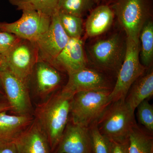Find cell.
<instances>
[{"label": "cell", "instance_id": "obj_1", "mask_svg": "<svg viewBox=\"0 0 153 153\" xmlns=\"http://www.w3.org/2000/svg\"><path fill=\"white\" fill-rule=\"evenodd\" d=\"M72 96L57 91L36 105L33 115L46 135L52 153L60 142L69 120Z\"/></svg>", "mask_w": 153, "mask_h": 153}, {"label": "cell", "instance_id": "obj_28", "mask_svg": "<svg viewBox=\"0 0 153 153\" xmlns=\"http://www.w3.org/2000/svg\"><path fill=\"white\" fill-rule=\"evenodd\" d=\"M0 153H17L14 142L0 140Z\"/></svg>", "mask_w": 153, "mask_h": 153}, {"label": "cell", "instance_id": "obj_5", "mask_svg": "<svg viewBox=\"0 0 153 153\" xmlns=\"http://www.w3.org/2000/svg\"><path fill=\"white\" fill-rule=\"evenodd\" d=\"M111 7L127 38L139 41L143 27L152 19L153 0H117Z\"/></svg>", "mask_w": 153, "mask_h": 153}, {"label": "cell", "instance_id": "obj_27", "mask_svg": "<svg viewBox=\"0 0 153 153\" xmlns=\"http://www.w3.org/2000/svg\"><path fill=\"white\" fill-rule=\"evenodd\" d=\"M111 153H129L128 139L121 142L112 141Z\"/></svg>", "mask_w": 153, "mask_h": 153}, {"label": "cell", "instance_id": "obj_15", "mask_svg": "<svg viewBox=\"0 0 153 153\" xmlns=\"http://www.w3.org/2000/svg\"><path fill=\"white\" fill-rule=\"evenodd\" d=\"M13 142L17 153H52L46 135L35 119Z\"/></svg>", "mask_w": 153, "mask_h": 153}, {"label": "cell", "instance_id": "obj_9", "mask_svg": "<svg viewBox=\"0 0 153 153\" xmlns=\"http://www.w3.org/2000/svg\"><path fill=\"white\" fill-rule=\"evenodd\" d=\"M22 17L13 23L0 22V30L35 42L49 29L52 17L34 10L22 11Z\"/></svg>", "mask_w": 153, "mask_h": 153}, {"label": "cell", "instance_id": "obj_10", "mask_svg": "<svg viewBox=\"0 0 153 153\" xmlns=\"http://www.w3.org/2000/svg\"><path fill=\"white\" fill-rule=\"evenodd\" d=\"M112 77L98 69L86 66L79 71L68 74L67 82L61 90L72 96L79 91H112L115 82H114Z\"/></svg>", "mask_w": 153, "mask_h": 153}, {"label": "cell", "instance_id": "obj_24", "mask_svg": "<svg viewBox=\"0 0 153 153\" xmlns=\"http://www.w3.org/2000/svg\"><path fill=\"white\" fill-rule=\"evenodd\" d=\"M97 123L88 128L90 136L91 153H111L112 141L100 133Z\"/></svg>", "mask_w": 153, "mask_h": 153}, {"label": "cell", "instance_id": "obj_32", "mask_svg": "<svg viewBox=\"0 0 153 153\" xmlns=\"http://www.w3.org/2000/svg\"><path fill=\"white\" fill-rule=\"evenodd\" d=\"M0 31H1V30H0Z\"/></svg>", "mask_w": 153, "mask_h": 153}, {"label": "cell", "instance_id": "obj_22", "mask_svg": "<svg viewBox=\"0 0 153 153\" xmlns=\"http://www.w3.org/2000/svg\"><path fill=\"white\" fill-rule=\"evenodd\" d=\"M95 4L94 0H60L57 10L82 18Z\"/></svg>", "mask_w": 153, "mask_h": 153}, {"label": "cell", "instance_id": "obj_31", "mask_svg": "<svg viewBox=\"0 0 153 153\" xmlns=\"http://www.w3.org/2000/svg\"><path fill=\"white\" fill-rule=\"evenodd\" d=\"M101 1H102V0H94L95 4H97V3L99 2H100ZM107 1H114L115 2L116 1H117V0H107Z\"/></svg>", "mask_w": 153, "mask_h": 153}, {"label": "cell", "instance_id": "obj_17", "mask_svg": "<svg viewBox=\"0 0 153 153\" xmlns=\"http://www.w3.org/2000/svg\"><path fill=\"white\" fill-rule=\"evenodd\" d=\"M114 16L111 7L108 5H100L92 9L85 22L86 35L94 37L105 33L111 27Z\"/></svg>", "mask_w": 153, "mask_h": 153}, {"label": "cell", "instance_id": "obj_8", "mask_svg": "<svg viewBox=\"0 0 153 153\" xmlns=\"http://www.w3.org/2000/svg\"><path fill=\"white\" fill-rule=\"evenodd\" d=\"M0 78L4 93L11 106V114L33 115L34 108L29 85L3 66L0 71Z\"/></svg>", "mask_w": 153, "mask_h": 153}, {"label": "cell", "instance_id": "obj_11", "mask_svg": "<svg viewBox=\"0 0 153 153\" xmlns=\"http://www.w3.org/2000/svg\"><path fill=\"white\" fill-rule=\"evenodd\" d=\"M70 38L60 24L57 10L52 15L49 29L34 42L38 50V60L52 63Z\"/></svg>", "mask_w": 153, "mask_h": 153}, {"label": "cell", "instance_id": "obj_2", "mask_svg": "<svg viewBox=\"0 0 153 153\" xmlns=\"http://www.w3.org/2000/svg\"><path fill=\"white\" fill-rule=\"evenodd\" d=\"M126 49V39L118 33L100 39L88 49L89 60L93 68L111 77H117L123 63Z\"/></svg>", "mask_w": 153, "mask_h": 153}, {"label": "cell", "instance_id": "obj_30", "mask_svg": "<svg viewBox=\"0 0 153 153\" xmlns=\"http://www.w3.org/2000/svg\"><path fill=\"white\" fill-rule=\"evenodd\" d=\"M2 65V63L1 57V55H0V71H1V68ZM0 94H4V91H3L2 86L1 78H0Z\"/></svg>", "mask_w": 153, "mask_h": 153}, {"label": "cell", "instance_id": "obj_29", "mask_svg": "<svg viewBox=\"0 0 153 153\" xmlns=\"http://www.w3.org/2000/svg\"><path fill=\"white\" fill-rule=\"evenodd\" d=\"M11 108L4 94H0V113L10 111Z\"/></svg>", "mask_w": 153, "mask_h": 153}, {"label": "cell", "instance_id": "obj_16", "mask_svg": "<svg viewBox=\"0 0 153 153\" xmlns=\"http://www.w3.org/2000/svg\"><path fill=\"white\" fill-rule=\"evenodd\" d=\"M0 113V140L14 141L34 120L33 115H17Z\"/></svg>", "mask_w": 153, "mask_h": 153}, {"label": "cell", "instance_id": "obj_20", "mask_svg": "<svg viewBox=\"0 0 153 153\" xmlns=\"http://www.w3.org/2000/svg\"><path fill=\"white\" fill-rule=\"evenodd\" d=\"M140 56L141 63L148 68L152 66L153 60V22H147L140 33Z\"/></svg>", "mask_w": 153, "mask_h": 153}, {"label": "cell", "instance_id": "obj_19", "mask_svg": "<svg viewBox=\"0 0 153 153\" xmlns=\"http://www.w3.org/2000/svg\"><path fill=\"white\" fill-rule=\"evenodd\" d=\"M153 134L137 123L129 134V153H153Z\"/></svg>", "mask_w": 153, "mask_h": 153}, {"label": "cell", "instance_id": "obj_21", "mask_svg": "<svg viewBox=\"0 0 153 153\" xmlns=\"http://www.w3.org/2000/svg\"><path fill=\"white\" fill-rule=\"evenodd\" d=\"M19 10L38 11L52 17L57 10L60 0H9Z\"/></svg>", "mask_w": 153, "mask_h": 153}, {"label": "cell", "instance_id": "obj_6", "mask_svg": "<svg viewBox=\"0 0 153 153\" xmlns=\"http://www.w3.org/2000/svg\"><path fill=\"white\" fill-rule=\"evenodd\" d=\"M140 52V41L126 37L125 57L110 94L111 102L125 99L132 85L147 69L141 63Z\"/></svg>", "mask_w": 153, "mask_h": 153}, {"label": "cell", "instance_id": "obj_25", "mask_svg": "<svg viewBox=\"0 0 153 153\" xmlns=\"http://www.w3.org/2000/svg\"><path fill=\"white\" fill-rule=\"evenodd\" d=\"M137 116L139 122L148 131L153 133V106L145 100L137 107Z\"/></svg>", "mask_w": 153, "mask_h": 153}, {"label": "cell", "instance_id": "obj_26", "mask_svg": "<svg viewBox=\"0 0 153 153\" xmlns=\"http://www.w3.org/2000/svg\"><path fill=\"white\" fill-rule=\"evenodd\" d=\"M20 39L14 34L0 31V55H4L9 52Z\"/></svg>", "mask_w": 153, "mask_h": 153}, {"label": "cell", "instance_id": "obj_3", "mask_svg": "<svg viewBox=\"0 0 153 153\" xmlns=\"http://www.w3.org/2000/svg\"><path fill=\"white\" fill-rule=\"evenodd\" d=\"M111 90H97L79 91L72 97L69 120L88 128L95 123L111 102Z\"/></svg>", "mask_w": 153, "mask_h": 153}, {"label": "cell", "instance_id": "obj_4", "mask_svg": "<svg viewBox=\"0 0 153 153\" xmlns=\"http://www.w3.org/2000/svg\"><path fill=\"white\" fill-rule=\"evenodd\" d=\"M136 124L134 111L125 100L111 102L97 123L100 133L117 142L127 140L130 132Z\"/></svg>", "mask_w": 153, "mask_h": 153}, {"label": "cell", "instance_id": "obj_14", "mask_svg": "<svg viewBox=\"0 0 153 153\" xmlns=\"http://www.w3.org/2000/svg\"><path fill=\"white\" fill-rule=\"evenodd\" d=\"M53 153H91L88 128L73 123L69 119Z\"/></svg>", "mask_w": 153, "mask_h": 153}, {"label": "cell", "instance_id": "obj_18", "mask_svg": "<svg viewBox=\"0 0 153 153\" xmlns=\"http://www.w3.org/2000/svg\"><path fill=\"white\" fill-rule=\"evenodd\" d=\"M153 95V71L151 68L136 80L129 89L125 100L135 111L138 105Z\"/></svg>", "mask_w": 153, "mask_h": 153}, {"label": "cell", "instance_id": "obj_13", "mask_svg": "<svg viewBox=\"0 0 153 153\" xmlns=\"http://www.w3.org/2000/svg\"><path fill=\"white\" fill-rule=\"evenodd\" d=\"M50 64L68 75L87 66L81 38H70L66 46Z\"/></svg>", "mask_w": 153, "mask_h": 153}, {"label": "cell", "instance_id": "obj_23", "mask_svg": "<svg viewBox=\"0 0 153 153\" xmlns=\"http://www.w3.org/2000/svg\"><path fill=\"white\" fill-rule=\"evenodd\" d=\"M60 24L69 38H81L83 32L82 18L57 10Z\"/></svg>", "mask_w": 153, "mask_h": 153}, {"label": "cell", "instance_id": "obj_12", "mask_svg": "<svg viewBox=\"0 0 153 153\" xmlns=\"http://www.w3.org/2000/svg\"><path fill=\"white\" fill-rule=\"evenodd\" d=\"M62 73L50 63L38 60L33 69L29 85H33L35 93L44 101L62 88Z\"/></svg>", "mask_w": 153, "mask_h": 153}, {"label": "cell", "instance_id": "obj_7", "mask_svg": "<svg viewBox=\"0 0 153 153\" xmlns=\"http://www.w3.org/2000/svg\"><path fill=\"white\" fill-rule=\"evenodd\" d=\"M1 57L2 66L29 85L33 69L38 60L35 42L20 38L9 52Z\"/></svg>", "mask_w": 153, "mask_h": 153}]
</instances>
